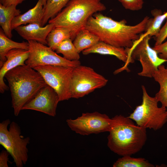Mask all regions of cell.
<instances>
[{
  "instance_id": "cell-21",
  "label": "cell",
  "mask_w": 167,
  "mask_h": 167,
  "mask_svg": "<svg viewBox=\"0 0 167 167\" xmlns=\"http://www.w3.org/2000/svg\"><path fill=\"white\" fill-rule=\"evenodd\" d=\"M71 32L69 28L62 27H55L47 36V45L54 51L63 41L68 38L71 39Z\"/></svg>"
},
{
  "instance_id": "cell-1",
  "label": "cell",
  "mask_w": 167,
  "mask_h": 167,
  "mask_svg": "<svg viewBox=\"0 0 167 167\" xmlns=\"http://www.w3.org/2000/svg\"><path fill=\"white\" fill-rule=\"evenodd\" d=\"M149 18L145 17L137 24L127 25L126 20H115L96 13L88 19L84 28L97 36L100 41L113 46L131 48L144 32Z\"/></svg>"
},
{
  "instance_id": "cell-24",
  "label": "cell",
  "mask_w": 167,
  "mask_h": 167,
  "mask_svg": "<svg viewBox=\"0 0 167 167\" xmlns=\"http://www.w3.org/2000/svg\"><path fill=\"white\" fill-rule=\"evenodd\" d=\"M55 50L57 53L62 54L64 58L69 61L79 60L80 58L79 53L71 38L62 42Z\"/></svg>"
},
{
  "instance_id": "cell-16",
  "label": "cell",
  "mask_w": 167,
  "mask_h": 167,
  "mask_svg": "<svg viewBox=\"0 0 167 167\" xmlns=\"http://www.w3.org/2000/svg\"><path fill=\"white\" fill-rule=\"evenodd\" d=\"M44 11L43 0H38L33 7L14 18L11 24L12 30L27 24H37L42 26Z\"/></svg>"
},
{
  "instance_id": "cell-18",
  "label": "cell",
  "mask_w": 167,
  "mask_h": 167,
  "mask_svg": "<svg viewBox=\"0 0 167 167\" xmlns=\"http://www.w3.org/2000/svg\"><path fill=\"white\" fill-rule=\"evenodd\" d=\"M152 77L160 86L159 90L155 97L161 103V106L167 108V67L163 64L159 66Z\"/></svg>"
},
{
  "instance_id": "cell-10",
  "label": "cell",
  "mask_w": 167,
  "mask_h": 167,
  "mask_svg": "<svg viewBox=\"0 0 167 167\" xmlns=\"http://www.w3.org/2000/svg\"><path fill=\"white\" fill-rule=\"evenodd\" d=\"M66 122L72 131L85 135L109 132L113 124V120L105 114L95 111L83 113L75 119H67Z\"/></svg>"
},
{
  "instance_id": "cell-17",
  "label": "cell",
  "mask_w": 167,
  "mask_h": 167,
  "mask_svg": "<svg viewBox=\"0 0 167 167\" xmlns=\"http://www.w3.org/2000/svg\"><path fill=\"white\" fill-rule=\"evenodd\" d=\"M16 6H5L0 3V25L6 35L10 38L12 36L11 22L14 18L21 14Z\"/></svg>"
},
{
  "instance_id": "cell-20",
  "label": "cell",
  "mask_w": 167,
  "mask_h": 167,
  "mask_svg": "<svg viewBox=\"0 0 167 167\" xmlns=\"http://www.w3.org/2000/svg\"><path fill=\"white\" fill-rule=\"evenodd\" d=\"M100 41L97 36L84 28L77 34L73 43L79 53L93 46Z\"/></svg>"
},
{
  "instance_id": "cell-28",
  "label": "cell",
  "mask_w": 167,
  "mask_h": 167,
  "mask_svg": "<svg viewBox=\"0 0 167 167\" xmlns=\"http://www.w3.org/2000/svg\"><path fill=\"white\" fill-rule=\"evenodd\" d=\"M153 48L156 51L160 58L167 60V41L158 45L154 46Z\"/></svg>"
},
{
  "instance_id": "cell-31",
  "label": "cell",
  "mask_w": 167,
  "mask_h": 167,
  "mask_svg": "<svg viewBox=\"0 0 167 167\" xmlns=\"http://www.w3.org/2000/svg\"><path fill=\"white\" fill-rule=\"evenodd\" d=\"M47 0H43V3L44 6V7L46 5V2Z\"/></svg>"
},
{
  "instance_id": "cell-26",
  "label": "cell",
  "mask_w": 167,
  "mask_h": 167,
  "mask_svg": "<svg viewBox=\"0 0 167 167\" xmlns=\"http://www.w3.org/2000/svg\"><path fill=\"white\" fill-rule=\"evenodd\" d=\"M126 9L137 11L142 8L143 0H118Z\"/></svg>"
},
{
  "instance_id": "cell-12",
  "label": "cell",
  "mask_w": 167,
  "mask_h": 167,
  "mask_svg": "<svg viewBox=\"0 0 167 167\" xmlns=\"http://www.w3.org/2000/svg\"><path fill=\"white\" fill-rule=\"evenodd\" d=\"M58 96L54 89L47 85L22 108L23 110H32L55 117L59 102Z\"/></svg>"
},
{
  "instance_id": "cell-13",
  "label": "cell",
  "mask_w": 167,
  "mask_h": 167,
  "mask_svg": "<svg viewBox=\"0 0 167 167\" xmlns=\"http://www.w3.org/2000/svg\"><path fill=\"white\" fill-rule=\"evenodd\" d=\"M29 54V50L15 49L8 51L6 55V60L0 69V92L3 93L8 90V87L4 81L6 74L10 70L19 66L25 65Z\"/></svg>"
},
{
  "instance_id": "cell-19",
  "label": "cell",
  "mask_w": 167,
  "mask_h": 167,
  "mask_svg": "<svg viewBox=\"0 0 167 167\" xmlns=\"http://www.w3.org/2000/svg\"><path fill=\"white\" fill-rule=\"evenodd\" d=\"M15 49H22L28 50V42H18L12 40L7 36L2 28L0 29V67L6 61V55L10 50Z\"/></svg>"
},
{
  "instance_id": "cell-22",
  "label": "cell",
  "mask_w": 167,
  "mask_h": 167,
  "mask_svg": "<svg viewBox=\"0 0 167 167\" xmlns=\"http://www.w3.org/2000/svg\"><path fill=\"white\" fill-rule=\"evenodd\" d=\"M153 18L149 19L147 23L144 34L149 35L151 37H155L158 35L163 22L167 17V11L162 14L161 10L154 9L151 11Z\"/></svg>"
},
{
  "instance_id": "cell-30",
  "label": "cell",
  "mask_w": 167,
  "mask_h": 167,
  "mask_svg": "<svg viewBox=\"0 0 167 167\" xmlns=\"http://www.w3.org/2000/svg\"><path fill=\"white\" fill-rule=\"evenodd\" d=\"M25 0H0V3L5 6L14 5L17 6Z\"/></svg>"
},
{
  "instance_id": "cell-29",
  "label": "cell",
  "mask_w": 167,
  "mask_h": 167,
  "mask_svg": "<svg viewBox=\"0 0 167 167\" xmlns=\"http://www.w3.org/2000/svg\"><path fill=\"white\" fill-rule=\"evenodd\" d=\"M9 153L6 150H2L0 153V167H8Z\"/></svg>"
},
{
  "instance_id": "cell-5",
  "label": "cell",
  "mask_w": 167,
  "mask_h": 167,
  "mask_svg": "<svg viewBox=\"0 0 167 167\" xmlns=\"http://www.w3.org/2000/svg\"><path fill=\"white\" fill-rule=\"evenodd\" d=\"M21 130L16 122L6 119L0 123V144L9 153L17 167H23L28 159L30 138L21 135Z\"/></svg>"
},
{
  "instance_id": "cell-6",
  "label": "cell",
  "mask_w": 167,
  "mask_h": 167,
  "mask_svg": "<svg viewBox=\"0 0 167 167\" xmlns=\"http://www.w3.org/2000/svg\"><path fill=\"white\" fill-rule=\"evenodd\" d=\"M142 103L136 107L128 117L139 126L157 130L167 122V109L162 106L159 107L158 101L156 97L149 96L143 85H142Z\"/></svg>"
},
{
  "instance_id": "cell-25",
  "label": "cell",
  "mask_w": 167,
  "mask_h": 167,
  "mask_svg": "<svg viewBox=\"0 0 167 167\" xmlns=\"http://www.w3.org/2000/svg\"><path fill=\"white\" fill-rule=\"evenodd\" d=\"M125 155L119 158L114 163L113 167H153L154 165L144 158H134Z\"/></svg>"
},
{
  "instance_id": "cell-8",
  "label": "cell",
  "mask_w": 167,
  "mask_h": 167,
  "mask_svg": "<svg viewBox=\"0 0 167 167\" xmlns=\"http://www.w3.org/2000/svg\"><path fill=\"white\" fill-rule=\"evenodd\" d=\"M108 80L91 67L81 65L73 68L71 78V98L84 97L106 84Z\"/></svg>"
},
{
  "instance_id": "cell-3",
  "label": "cell",
  "mask_w": 167,
  "mask_h": 167,
  "mask_svg": "<svg viewBox=\"0 0 167 167\" xmlns=\"http://www.w3.org/2000/svg\"><path fill=\"white\" fill-rule=\"evenodd\" d=\"M113 118L107 137L109 149L122 156H131L141 150L147 139L146 129L136 125L128 117L117 115Z\"/></svg>"
},
{
  "instance_id": "cell-15",
  "label": "cell",
  "mask_w": 167,
  "mask_h": 167,
  "mask_svg": "<svg viewBox=\"0 0 167 167\" xmlns=\"http://www.w3.org/2000/svg\"><path fill=\"white\" fill-rule=\"evenodd\" d=\"M55 27L54 25L51 23H48L45 27L37 24H31L20 25L15 30L22 37L28 41H36L45 45L47 44L48 35Z\"/></svg>"
},
{
  "instance_id": "cell-7",
  "label": "cell",
  "mask_w": 167,
  "mask_h": 167,
  "mask_svg": "<svg viewBox=\"0 0 167 167\" xmlns=\"http://www.w3.org/2000/svg\"><path fill=\"white\" fill-rule=\"evenodd\" d=\"M150 38L149 35L142 34L131 48H125L129 56L130 63L137 60L141 64L142 71L138 75L149 78L152 77L159 66L167 62V60L160 58L156 51L150 47L149 42Z\"/></svg>"
},
{
  "instance_id": "cell-23",
  "label": "cell",
  "mask_w": 167,
  "mask_h": 167,
  "mask_svg": "<svg viewBox=\"0 0 167 167\" xmlns=\"http://www.w3.org/2000/svg\"><path fill=\"white\" fill-rule=\"evenodd\" d=\"M71 0H47L44 7L45 11L42 26L54 17Z\"/></svg>"
},
{
  "instance_id": "cell-2",
  "label": "cell",
  "mask_w": 167,
  "mask_h": 167,
  "mask_svg": "<svg viewBox=\"0 0 167 167\" xmlns=\"http://www.w3.org/2000/svg\"><path fill=\"white\" fill-rule=\"evenodd\" d=\"M5 77L8 83L15 116L42 88L47 85L38 72L26 64L8 71Z\"/></svg>"
},
{
  "instance_id": "cell-14",
  "label": "cell",
  "mask_w": 167,
  "mask_h": 167,
  "mask_svg": "<svg viewBox=\"0 0 167 167\" xmlns=\"http://www.w3.org/2000/svg\"><path fill=\"white\" fill-rule=\"evenodd\" d=\"M84 55H88L91 53H96L102 55H113L119 60L125 63V65L116 70L114 73L117 74L126 69L129 63V57L125 49L123 47H115L100 41L92 47L84 50Z\"/></svg>"
},
{
  "instance_id": "cell-9",
  "label": "cell",
  "mask_w": 167,
  "mask_h": 167,
  "mask_svg": "<svg viewBox=\"0 0 167 167\" xmlns=\"http://www.w3.org/2000/svg\"><path fill=\"white\" fill-rule=\"evenodd\" d=\"M73 68L49 65L33 68L40 74L46 84L54 89L60 101L71 98V83Z\"/></svg>"
},
{
  "instance_id": "cell-27",
  "label": "cell",
  "mask_w": 167,
  "mask_h": 167,
  "mask_svg": "<svg viewBox=\"0 0 167 167\" xmlns=\"http://www.w3.org/2000/svg\"><path fill=\"white\" fill-rule=\"evenodd\" d=\"M166 22L163 26L161 28L159 32L156 37L155 46L158 45L162 43L167 37V17Z\"/></svg>"
},
{
  "instance_id": "cell-4",
  "label": "cell",
  "mask_w": 167,
  "mask_h": 167,
  "mask_svg": "<svg viewBox=\"0 0 167 167\" xmlns=\"http://www.w3.org/2000/svg\"><path fill=\"white\" fill-rule=\"evenodd\" d=\"M106 9L101 0H71L56 16L49 20L48 23L53 24L55 27L70 29L73 40L79 32L84 29L91 16Z\"/></svg>"
},
{
  "instance_id": "cell-11",
  "label": "cell",
  "mask_w": 167,
  "mask_h": 167,
  "mask_svg": "<svg viewBox=\"0 0 167 167\" xmlns=\"http://www.w3.org/2000/svg\"><path fill=\"white\" fill-rule=\"evenodd\" d=\"M28 42L29 54L25 64L33 68L48 65L75 68L81 65L79 60L70 61L58 55L49 46L36 41Z\"/></svg>"
}]
</instances>
